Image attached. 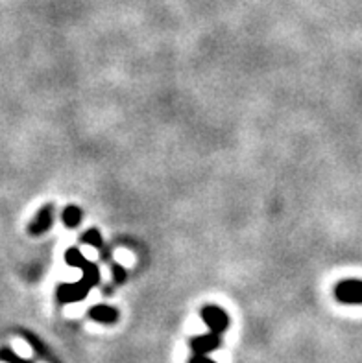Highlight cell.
Masks as SVG:
<instances>
[{
  "label": "cell",
  "mask_w": 362,
  "mask_h": 363,
  "mask_svg": "<svg viewBox=\"0 0 362 363\" xmlns=\"http://www.w3.org/2000/svg\"><path fill=\"white\" fill-rule=\"evenodd\" d=\"M335 295L344 305H362V280H342Z\"/></svg>",
  "instance_id": "1"
},
{
  "label": "cell",
  "mask_w": 362,
  "mask_h": 363,
  "mask_svg": "<svg viewBox=\"0 0 362 363\" xmlns=\"http://www.w3.org/2000/svg\"><path fill=\"white\" fill-rule=\"evenodd\" d=\"M201 317H204V323L207 325V328L215 332V334H222L229 326V315L222 308H218V306H206L201 310Z\"/></svg>",
  "instance_id": "2"
},
{
  "label": "cell",
  "mask_w": 362,
  "mask_h": 363,
  "mask_svg": "<svg viewBox=\"0 0 362 363\" xmlns=\"http://www.w3.org/2000/svg\"><path fill=\"white\" fill-rule=\"evenodd\" d=\"M52 221H54V205L49 203L39 208V212L33 216L32 223L28 227V233L33 236L43 235L52 227Z\"/></svg>",
  "instance_id": "3"
},
{
  "label": "cell",
  "mask_w": 362,
  "mask_h": 363,
  "mask_svg": "<svg viewBox=\"0 0 362 363\" xmlns=\"http://www.w3.org/2000/svg\"><path fill=\"white\" fill-rule=\"evenodd\" d=\"M87 292L89 288L81 280L76 284H61L58 288V299L60 303H78V301L85 299Z\"/></svg>",
  "instance_id": "4"
},
{
  "label": "cell",
  "mask_w": 362,
  "mask_h": 363,
  "mask_svg": "<svg viewBox=\"0 0 362 363\" xmlns=\"http://www.w3.org/2000/svg\"><path fill=\"white\" fill-rule=\"evenodd\" d=\"M218 345H220V336L215 334V332H209V334L198 336L190 341V347H192L195 354H198V356H207V354H211L213 351H217Z\"/></svg>",
  "instance_id": "5"
},
{
  "label": "cell",
  "mask_w": 362,
  "mask_h": 363,
  "mask_svg": "<svg viewBox=\"0 0 362 363\" xmlns=\"http://www.w3.org/2000/svg\"><path fill=\"white\" fill-rule=\"evenodd\" d=\"M91 319L102 325H113L119 319V312L108 305H98L91 310Z\"/></svg>",
  "instance_id": "6"
},
{
  "label": "cell",
  "mask_w": 362,
  "mask_h": 363,
  "mask_svg": "<svg viewBox=\"0 0 362 363\" xmlns=\"http://www.w3.org/2000/svg\"><path fill=\"white\" fill-rule=\"evenodd\" d=\"M81 271H83L81 282L85 284L87 288H92V286H97V284L100 282V271H98V267L94 266L92 262H89Z\"/></svg>",
  "instance_id": "7"
},
{
  "label": "cell",
  "mask_w": 362,
  "mask_h": 363,
  "mask_svg": "<svg viewBox=\"0 0 362 363\" xmlns=\"http://www.w3.org/2000/svg\"><path fill=\"white\" fill-rule=\"evenodd\" d=\"M61 219H63V223L67 225V227H78L81 221V210L78 207H74V205H71V207H67L65 210H63V214H61Z\"/></svg>",
  "instance_id": "8"
},
{
  "label": "cell",
  "mask_w": 362,
  "mask_h": 363,
  "mask_svg": "<svg viewBox=\"0 0 362 363\" xmlns=\"http://www.w3.org/2000/svg\"><path fill=\"white\" fill-rule=\"evenodd\" d=\"M65 260L69 266L72 267H80V269H83V267L89 264L87 262V258L83 257V253L80 251V249H76V247H72V249H69V251L65 253Z\"/></svg>",
  "instance_id": "9"
},
{
  "label": "cell",
  "mask_w": 362,
  "mask_h": 363,
  "mask_svg": "<svg viewBox=\"0 0 362 363\" xmlns=\"http://www.w3.org/2000/svg\"><path fill=\"white\" fill-rule=\"evenodd\" d=\"M83 242L89 244L91 247H94V249H100V247H102V236H100L98 229L87 230L85 235H83Z\"/></svg>",
  "instance_id": "10"
},
{
  "label": "cell",
  "mask_w": 362,
  "mask_h": 363,
  "mask_svg": "<svg viewBox=\"0 0 362 363\" xmlns=\"http://www.w3.org/2000/svg\"><path fill=\"white\" fill-rule=\"evenodd\" d=\"M0 360L6 363H30L28 360L21 358V356H19L15 351H11V348H2V351H0Z\"/></svg>",
  "instance_id": "11"
},
{
  "label": "cell",
  "mask_w": 362,
  "mask_h": 363,
  "mask_svg": "<svg viewBox=\"0 0 362 363\" xmlns=\"http://www.w3.org/2000/svg\"><path fill=\"white\" fill-rule=\"evenodd\" d=\"M113 277H115V282L122 284L126 280V269L120 264H115L113 266Z\"/></svg>",
  "instance_id": "12"
},
{
  "label": "cell",
  "mask_w": 362,
  "mask_h": 363,
  "mask_svg": "<svg viewBox=\"0 0 362 363\" xmlns=\"http://www.w3.org/2000/svg\"><path fill=\"white\" fill-rule=\"evenodd\" d=\"M189 363H217V362H213V360L207 358V356H198V354H195V358L190 360Z\"/></svg>",
  "instance_id": "13"
}]
</instances>
